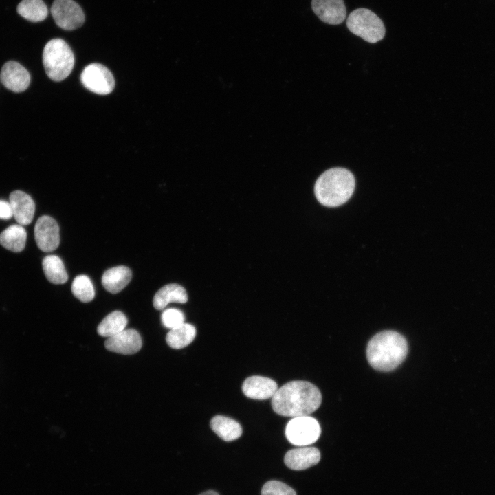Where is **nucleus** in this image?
Returning <instances> with one entry per match:
<instances>
[{
    "label": "nucleus",
    "instance_id": "obj_8",
    "mask_svg": "<svg viewBox=\"0 0 495 495\" xmlns=\"http://www.w3.org/2000/svg\"><path fill=\"white\" fill-rule=\"evenodd\" d=\"M50 11L56 25L63 30H75L85 21L82 10L73 0H54Z\"/></svg>",
    "mask_w": 495,
    "mask_h": 495
},
{
    "label": "nucleus",
    "instance_id": "obj_16",
    "mask_svg": "<svg viewBox=\"0 0 495 495\" xmlns=\"http://www.w3.org/2000/svg\"><path fill=\"white\" fill-rule=\"evenodd\" d=\"M131 277L132 272L128 267L116 266L104 272L102 276V285L107 291L116 294L129 284Z\"/></svg>",
    "mask_w": 495,
    "mask_h": 495
},
{
    "label": "nucleus",
    "instance_id": "obj_14",
    "mask_svg": "<svg viewBox=\"0 0 495 495\" xmlns=\"http://www.w3.org/2000/svg\"><path fill=\"white\" fill-rule=\"evenodd\" d=\"M320 460V452L315 447H301L289 450L284 458L285 464L294 470H303L316 464Z\"/></svg>",
    "mask_w": 495,
    "mask_h": 495
},
{
    "label": "nucleus",
    "instance_id": "obj_17",
    "mask_svg": "<svg viewBox=\"0 0 495 495\" xmlns=\"http://www.w3.org/2000/svg\"><path fill=\"white\" fill-rule=\"evenodd\" d=\"M188 301L186 289L180 285L171 283L163 286L155 294L153 300L154 307L164 309L170 302L185 303Z\"/></svg>",
    "mask_w": 495,
    "mask_h": 495
},
{
    "label": "nucleus",
    "instance_id": "obj_10",
    "mask_svg": "<svg viewBox=\"0 0 495 495\" xmlns=\"http://www.w3.org/2000/svg\"><path fill=\"white\" fill-rule=\"evenodd\" d=\"M142 345L140 333L133 329H125L119 333L107 338L105 348L112 352L131 355L138 352Z\"/></svg>",
    "mask_w": 495,
    "mask_h": 495
},
{
    "label": "nucleus",
    "instance_id": "obj_22",
    "mask_svg": "<svg viewBox=\"0 0 495 495\" xmlns=\"http://www.w3.org/2000/svg\"><path fill=\"white\" fill-rule=\"evenodd\" d=\"M128 320L126 316L120 311H114L109 314L98 324V333L109 338L125 329Z\"/></svg>",
    "mask_w": 495,
    "mask_h": 495
},
{
    "label": "nucleus",
    "instance_id": "obj_23",
    "mask_svg": "<svg viewBox=\"0 0 495 495\" xmlns=\"http://www.w3.org/2000/svg\"><path fill=\"white\" fill-rule=\"evenodd\" d=\"M16 11L24 19L32 22H40L46 19L48 9L43 0H22Z\"/></svg>",
    "mask_w": 495,
    "mask_h": 495
},
{
    "label": "nucleus",
    "instance_id": "obj_20",
    "mask_svg": "<svg viewBox=\"0 0 495 495\" xmlns=\"http://www.w3.org/2000/svg\"><path fill=\"white\" fill-rule=\"evenodd\" d=\"M195 336V327L192 324L184 322L170 329L166 336V341L171 348L179 349L190 344Z\"/></svg>",
    "mask_w": 495,
    "mask_h": 495
},
{
    "label": "nucleus",
    "instance_id": "obj_12",
    "mask_svg": "<svg viewBox=\"0 0 495 495\" xmlns=\"http://www.w3.org/2000/svg\"><path fill=\"white\" fill-rule=\"evenodd\" d=\"M311 8L315 14L328 24L338 25L346 19V10L343 0H312Z\"/></svg>",
    "mask_w": 495,
    "mask_h": 495
},
{
    "label": "nucleus",
    "instance_id": "obj_27",
    "mask_svg": "<svg viewBox=\"0 0 495 495\" xmlns=\"http://www.w3.org/2000/svg\"><path fill=\"white\" fill-rule=\"evenodd\" d=\"M13 216L12 210L10 202L0 200V219L8 220Z\"/></svg>",
    "mask_w": 495,
    "mask_h": 495
},
{
    "label": "nucleus",
    "instance_id": "obj_9",
    "mask_svg": "<svg viewBox=\"0 0 495 495\" xmlns=\"http://www.w3.org/2000/svg\"><path fill=\"white\" fill-rule=\"evenodd\" d=\"M34 237L43 252L55 250L60 243L59 226L55 219L47 215L40 217L34 226Z\"/></svg>",
    "mask_w": 495,
    "mask_h": 495
},
{
    "label": "nucleus",
    "instance_id": "obj_18",
    "mask_svg": "<svg viewBox=\"0 0 495 495\" xmlns=\"http://www.w3.org/2000/svg\"><path fill=\"white\" fill-rule=\"evenodd\" d=\"M212 430L221 439L232 441L242 434V427L236 421L228 417L217 415L210 421Z\"/></svg>",
    "mask_w": 495,
    "mask_h": 495
},
{
    "label": "nucleus",
    "instance_id": "obj_28",
    "mask_svg": "<svg viewBox=\"0 0 495 495\" xmlns=\"http://www.w3.org/2000/svg\"><path fill=\"white\" fill-rule=\"evenodd\" d=\"M199 495H219V494L217 492H214V491L209 490V491H206V492H203V493H201V494H199Z\"/></svg>",
    "mask_w": 495,
    "mask_h": 495
},
{
    "label": "nucleus",
    "instance_id": "obj_26",
    "mask_svg": "<svg viewBox=\"0 0 495 495\" xmlns=\"http://www.w3.org/2000/svg\"><path fill=\"white\" fill-rule=\"evenodd\" d=\"M261 495H296V493L292 487L283 482L270 481L263 485Z\"/></svg>",
    "mask_w": 495,
    "mask_h": 495
},
{
    "label": "nucleus",
    "instance_id": "obj_3",
    "mask_svg": "<svg viewBox=\"0 0 495 495\" xmlns=\"http://www.w3.org/2000/svg\"><path fill=\"white\" fill-rule=\"evenodd\" d=\"M355 186L353 174L340 167L332 168L321 174L314 185V194L322 205L337 207L352 196Z\"/></svg>",
    "mask_w": 495,
    "mask_h": 495
},
{
    "label": "nucleus",
    "instance_id": "obj_7",
    "mask_svg": "<svg viewBox=\"0 0 495 495\" xmlns=\"http://www.w3.org/2000/svg\"><path fill=\"white\" fill-rule=\"evenodd\" d=\"M80 80L88 90L100 95L110 94L115 87L112 73L100 63H91L86 66L80 74Z\"/></svg>",
    "mask_w": 495,
    "mask_h": 495
},
{
    "label": "nucleus",
    "instance_id": "obj_13",
    "mask_svg": "<svg viewBox=\"0 0 495 495\" xmlns=\"http://www.w3.org/2000/svg\"><path fill=\"white\" fill-rule=\"evenodd\" d=\"M278 390V386L273 380L263 376H251L243 383L244 395L254 399H267L272 397Z\"/></svg>",
    "mask_w": 495,
    "mask_h": 495
},
{
    "label": "nucleus",
    "instance_id": "obj_21",
    "mask_svg": "<svg viewBox=\"0 0 495 495\" xmlns=\"http://www.w3.org/2000/svg\"><path fill=\"white\" fill-rule=\"evenodd\" d=\"M44 274L47 280L53 284H63L68 280L64 263L56 255H47L42 261Z\"/></svg>",
    "mask_w": 495,
    "mask_h": 495
},
{
    "label": "nucleus",
    "instance_id": "obj_24",
    "mask_svg": "<svg viewBox=\"0 0 495 495\" xmlns=\"http://www.w3.org/2000/svg\"><path fill=\"white\" fill-rule=\"evenodd\" d=\"M74 296L83 302L91 301L95 296V290L90 278L86 275L77 276L72 284Z\"/></svg>",
    "mask_w": 495,
    "mask_h": 495
},
{
    "label": "nucleus",
    "instance_id": "obj_1",
    "mask_svg": "<svg viewBox=\"0 0 495 495\" xmlns=\"http://www.w3.org/2000/svg\"><path fill=\"white\" fill-rule=\"evenodd\" d=\"M322 395L314 384L307 381H292L280 388L272 397L274 411L284 417L309 415L320 406Z\"/></svg>",
    "mask_w": 495,
    "mask_h": 495
},
{
    "label": "nucleus",
    "instance_id": "obj_11",
    "mask_svg": "<svg viewBox=\"0 0 495 495\" xmlns=\"http://www.w3.org/2000/svg\"><path fill=\"white\" fill-rule=\"evenodd\" d=\"M0 78L3 85L8 89L19 93L28 89L30 82L28 71L20 63L10 60L1 68Z\"/></svg>",
    "mask_w": 495,
    "mask_h": 495
},
{
    "label": "nucleus",
    "instance_id": "obj_19",
    "mask_svg": "<svg viewBox=\"0 0 495 495\" xmlns=\"http://www.w3.org/2000/svg\"><path fill=\"white\" fill-rule=\"evenodd\" d=\"M26 240V230L20 224L10 226L0 234V244L13 252L23 250Z\"/></svg>",
    "mask_w": 495,
    "mask_h": 495
},
{
    "label": "nucleus",
    "instance_id": "obj_2",
    "mask_svg": "<svg viewBox=\"0 0 495 495\" xmlns=\"http://www.w3.org/2000/svg\"><path fill=\"white\" fill-rule=\"evenodd\" d=\"M406 338L395 331H384L375 334L368 342L366 358L375 370L388 372L397 368L408 353Z\"/></svg>",
    "mask_w": 495,
    "mask_h": 495
},
{
    "label": "nucleus",
    "instance_id": "obj_25",
    "mask_svg": "<svg viewBox=\"0 0 495 495\" xmlns=\"http://www.w3.org/2000/svg\"><path fill=\"white\" fill-rule=\"evenodd\" d=\"M185 316L184 313L175 308H169L164 310L161 315L162 324L170 329H174L184 323Z\"/></svg>",
    "mask_w": 495,
    "mask_h": 495
},
{
    "label": "nucleus",
    "instance_id": "obj_6",
    "mask_svg": "<svg viewBox=\"0 0 495 495\" xmlns=\"http://www.w3.org/2000/svg\"><path fill=\"white\" fill-rule=\"evenodd\" d=\"M320 433L319 422L309 415L293 417L285 428L286 438L289 443L298 446L313 444Z\"/></svg>",
    "mask_w": 495,
    "mask_h": 495
},
{
    "label": "nucleus",
    "instance_id": "obj_15",
    "mask_svg": "<svg viewBox=\"0 0 495 495\" xmlns=\"http://www.w3.org/2000/svg\"><path fill=\"white\" fill-rule=\"evenodd\" d=\"M10 204L13 216L21 226L30 224L34 218L35 204L32 198L21 190H14L10 195Z\"/></svg>",
    "mask_w": 495,
    "mask_h": 495
},
{
    "label": "nucleus",
    "instance_id": "obj_5",
    "mask_svg": "<svg viewBox=\"0 0 495 495\" xmlns=\"http://www.w3.org/2000/svg\"><path fill=\"white\" fill-rule=\"evenodd\" d=\"M348 29L364 41L375 43L385 36V27L382 19L371 10L358 8L352 11L346 20Z\"/></svg>",
    "mask_w": 495,
    "mask_h": 495
},
{
    "label": "nucleus",
    "instance_id": "obj_4",
    "mask_svg": "<svg viewBox=\"0 0 495 495\" xmlns=\"http://www.w3.org/2000/svg\"><path fill=\"white\" fill-rule=\"evenodd\" d=\"M43 63L50 79L61 81L72 72L74 65V56L72 49L63 39L53 38L44 47Z\"/></svg>",
    "mask_w": 495,
    "mask_h": 495
}]
</instances>
